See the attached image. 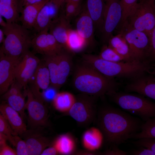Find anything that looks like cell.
Listing matches in <instances>:
<instances>
[{"label": "cell", "mask_w": 155, "mask_h": 155, "mask_svg": "<svg viewBox=\"0 0 155 155\" xmlns=\"http://www.w3.org/2000/svg\"><path fill=\"white\" fill-rule=\"evenodd\" d=\"M96 120L106 142L117 146L140 131L144 122L140 119L109 105L98 110Z\"/></svg>", "instance_id": "6da1fadb"}, {"label": "cell", "mask_w": 155, "mask_h": 155, "mask_svg": "<svg viewBox=\"0 0 155 155\" xmlns=\"http://www.w3.org/2000/svg\"><path fill=\"white\" fill-rule=\"evenodd\" d=\"M82 59L83 62L107 78H122L130 81L149 73L152 66L148 60L113 62L89 54L83 55Z\"/></svg>", "instance_id": "7a4b0ae2"}, {"label": "cell", "mask_w": 155, "mask_h": 155, "mask_svg": "<svg viewBox=\"0 0 155 155\" xmlns=\"http://www.w3.org/2000/svg\"><path fill=\"white\" fill-rule=\"evenodd\" d=\"M73 83L78 92L96 98L117 91L119 85L114 79L105 76L84 62L76 66Z\"/></svg>", "instance_id": "3957f363"}, {"label": "cell", "mask_w": 155, "mask_h": 155, "mask_svg": "<svg viewBox=\"0 0 155 155\" xmlns=\"http://www.w3.org/2000/svg\"><path fill=\"white\" fill-rule=\"evenodd\" d=\"M2 29L5 37L0 53L14 58H21L31 46L32 38L29 30L16 22L7 23Z\"/></svg>", "instance_id": "277c9868"}, {"label": "cell", "mask_w": 155, "mask_h": 155, "mask_svg": "<svg viewBox=\"0 0 155 155\" xmlns=\"http://www.w3.org/2000/svg\"><path fill=\"white\" fill-rule=\"evenodd\" d=\"M107 95L123 110L137 116L144 122L155 117V102L143 95L115 91Z\"/></svg>", "instance_id": "5b68a950"}, {"label": "cell", "mask_w": 155, "mask_h": 155, "mask_svg": "<svg viewBox=\"0 0 155 155\" xmlns=\"http://www.w3.org/2000/svg\"><path fill=\"white\" fill-rule=\"evenodd\" d=\"M155 0H140L123 25L146 33L150 40L155 27Z\"/></svg>", "instance_id": "8992f818"}, {"label": "cell", "mask_w": 155, "mask_h": 155, "mask_svg": "<svg viewBox=\"0 0 155 155\" xmlns=\"http://www.w3.org/2000/svg\"><path fill=\"white\" fill-rule=\"evenodd\" d=\"M119 33L123 34L127 42L133 60L141 61L148 60L150 42L146 33L125 25L119 29Z\"/></svg>", "instance_id": "52a82bcc"}, {"label": "cell", "mask_w": 155, "mask_h": 155, "mask_svg": "<svg viewBox=\"0 0 155 155\" xmlns=\"http://www.w3.org/2000/svg\"><path fill=\"white\" fill-rule=\"evenodd\" d=\"M94 96L81 93L76 97L75 101L66 113L80 125L87 127L96 120L98 110Z\"/></svg>", "instance_id": "ba28073f"}, {"label": "cell", "mask_w": 155, "mask_h": 155, "mask_svg": "<svg viewBox=\"0 0 155 155\" xmlns=\"http://www.w3.org/2000/svg\"><path fill=\"white\" fill-rule=\"evenodd\" d=\"M122 9L121 0H106L102 28L100 33L103 45H107L121 20Z\"/></svg>", "instance_id": "9c48e42d"}, {"label": "cell", "mask_w": 155, "mask_h": 155, "mask_svg": "<svg viewBox=\"0 0 155 155\" xmlns=\"http://www.w3.org/2000/svg\"><path fill=\"white\" fill-rule=\"evenodd\" d=\"M27 100L25 108L28 115V123L32 128L44 127L47 125L48 111L44 101L36 97L30 89L25 92Z\"/></svg>", "instance_id": "30bf717a"}, {"label": "cell", "mask_w": 155, "mask_h": 155, "mask_svg": "<svg viewBox=\"0 0 155 155\" xmlns=\"http://www.w3.org/2000/svg\"><path fill=\"white\" fill-rule=\"evenodd\" d=\"M40 61L29 50L22 56L15 68V79L22 88L28 84Z\"/></svg>", "instance_id": "8fae6325"}, {"label": "cell", "mask_w": 155, "mask_h": 155, "mask_svg": "<svg viewBox=\"0 0 155 155\" xmlns=\"http://www.w3.org/2000/svg\"><path fill=\"white\" fill-rule=\"evenodd\" d=\"M31 46L35 53L44 56L56 55L65 49L47 30L38 32L32 39Z\"/></svg>", "instance_id": "7c38bea8"}, {"label": "cell", "mask_w": 155, "mask_h": 155, "mask_svg": "<svg viewBox=\"0 0 155 155\" xmlns=\"http://www.w3.org/2000/svg\"><path fill=\"white\" fill-rule=\"evenodd\" d=\"M41 127L27 129L19 135L26 143L28 155H40L51 144L49 139L40 131Z\"/></svg>", "instance_id": "4fadbf2b"}, {"label": "cell", "mask_w": 155, "mask_h": 155, "mask_svg": "<svg viewBox=\"0 0 155 155\" xmlns=\"http://www.w3.org/2000/svg\"><path fill=\"white\" fill-rule=\"evenodd\" d=\"M21 58H14L0 53L1 95L3 94L8 90L15 80V68Z\"/></svg>", "instance_id": "5bb4252c"}, {"label": "cell", "mask_w": 155, "mask_h": 155, "mask_svg": "<svg viewBox=\"0 0 155 155\" xmlns=\"http://www.w3.org/2000/svg\"><path fill=\"white\" fill-rule=\"evenodd\" d=\"M150 73L130 81L125 86V91L135 92L155 100V77Z\"/></svg>", "instance_id": "9a60e30c"}, {"label": "cell", "mask_w": 155, "mask_h": 155, "mask_svg": "<svg viewBox=\"0 0 155 155\" xmlns=\"http://www.w3.org/2000/svg\"><path fill=\"white\" fill-rule=\"evenodd\" d=\"M30 90L36 97L44 100L42 93L48 89L51 84L49 70L44 61H40L34 75L29 82Z\"/></svg>", "instance_id": "2e32d148"}, {"label": "cell", "mask_w": 155, "mask_h": 155, "mask_svg": "<svg viewBox=\"0 0 155 155\" xmlns=\"http://www.w3.org/2000/svg\"><path fill=\"white\" fill-rule=\"evenodd\" d=\"M79 15L76 22V30L86 41L88 46H93L95 43L94 22L86 7L81 10Z\"/></svg>", "instance_id": "e0dca14e"}, {"label": "cell", "mask_w": 155, "mask_h": 155, "mask_svg": "<svg viewBox=\"0 0 155 155\" xmlns=\"http://www.w3.org/2000/svg\"><path fill=\"white\" fill-rule=\"evenodd\" d=\"M59 9L49 0L42 8L38 15L34 28L37 32L49 31L52 21L57 17Z\"/></svg>", "instance_id": "ac0fdd59"}, {"label": "cell", "mask_w": 155, "mask_h": 155, "mask_svg": "<svg viewBox=\"0 0 155 155\" xmlns=\"http://www.w3.org/2000/svg\"><path fill=\"white\" fill-rule=\"evenodd\" d=\"M71 28L69 20L64 13L52 21L49 31L65 50L68 32Z\"/></svg>", "instance_id": "d6986e66"}, {"label": "cell", "mask_w": 155, "mask_h": 155, "mask_svg": "<svg viewBox=\"0 0 155 155\" xmlns=\"http://www.w3.org/2000/svg\"><path fill=\"white\" fill-rule=\"evenodd\" d=\"M0 111V114L7 121L16 135H20L27 130L26 126L20 114L7 103L1 104Z\"/></svg>", "instance_id": "ffe728a7"}, {"label": "cell", "mask_w": 155, "mask_h": 155, "mask_svg": "<svg viewBox=\"0 0 155 155\" xmlns=\"http://www.w3.org/2000/svg\"><path fill=\"white\" fill-rule=\"evenodd\" d=\"M49 0H45L23 7L19 19L22 25L28 30L34 28L39 11Z\"/></svg>", "instance_id": "44dd1931"}, {"label": "cell", "mask_w": 155, "mask_h": 155, "mask_svg": "<svg viewBox=\"0 0 155 155\" xmlns=\"http://www.w3.org/2000/svg\"><path fill=\"white\" fill-rule=\"evenodd\" d=\"M106 0H86V9L93 20L95 31L100 33L103 25Z\"/></svg>", "instance_id": "7402d4cb"}, {"label": "cell", "mask_w": 155, "mask_h": 155, "mask_svg": "<svg viewBox=\"0 0 155 155\" xmlns=\"http://www.w3.org/2000/svg\"><path fill=\"white\" fill-rule=\"evenodd\" d=\"M70 53L69 51L64 49L57 55L58 73V90L65 84L71 70L72 61Z\"/></svg>", "instance_id": "603a6c76"}, {"label": "cell", "mask_w": 155, "mask_h": 155, "mask_svg": "<svg viewBox=\"0 0 155 155\" xmlns=\"http://www.w3.org/2000/svg\"><path fill=\"white\" fill-rule=\"evenodd\" d=\"M103 139L102 134L99 128L92 127L83 133L82 138V146L86 150L95 151L101 146Z\"/></svg>", "instance_id": "cb8c5ba5"}, {"label": "cell", "mask_w": 155, "mask_h": 155, "mask_svg": "<svg viewBox=\"0 0 155 155\" xmlns=\"http://www.w3.org/2000/svg\"><path fill=\"white\" fill-rule=\"evenodd\" d=\"M21 10L18 0H0V15L7 23L16 22Z\"/></svg>", "instance_id": "d4e9b609"}, {"label": "cell", "mask_w": 155, "mask_h": 155, "mask_svg": "<svg viewBox=\"0 0 155 155\" xmlns=\"http://www.w3.org/2000/svg\"><path fill=\"white\" fill-rule=\"evenodd\" d=\"M59 154L63 155L74 154L76 152V143L70 134L67 133L58 136L53 143Z\"/></svg>", "instance_id": "484cf974"}, {"label": "cell", "mask_w": 155, "mask_h": 155, "mask_svg": "<svg viewBox=\"0 0 155 155\" xmlns=\"http://www.w3.org/2000/svg\"><path fill=\"white\" fill-rule=\"evenodd\" d=\"M108 46L113 49L126 61H133L131 56L128 45L123 36L119 33L109 39Z\"/></svg>", "instance_id": "4316f807"}, {"label": "cell", "mask_w": 155, "mask_h": 155, "mask_svg": "<svg viewBox=\"0 0 155 155\" xmlns=\"http://www.w3.org/2000/svg\"><path fill=\"white\" fill-rule=\"evenodd\" d=\"M75 100L76 97L72 93L63 92L57 93L52 101L56 110L66 113L71 108Z\"/></svg>", "instance_id": "83f0119b"}, {"label": "cell", "mask_w": 155, "mask_h": 155, "mask_svg": "<svg viewBox=\"0 0 155 155\" xmlns=\"http://www.w3.org/2000/svg\"><path fill=\"white\" fill-rule=\"evenodd\" d=\"M88 46L86 41L77 30L71 28L69 32L65 50L71 53L80 52Z\"/></svg>", "instance_id": "f1b7e54d"}, {"label": "cell", "mask_w": 155, "mask_h": 155, "mask_svg": "<svg viewBox=\"0 0 155 155\" xmlns=\"http://www.w3.org/2000/svg\"><path fill=\"white\" fill-rule=\"evenodd\" d=\"M57 54L52 56H44V61L49 71L51 85L52 87L57 90H58V80Z\"/></svg>", "instance_id": "f546056e"}, {"label": "cell", "mask_w": 155, "mask_h": 155, "mask_svg": "<svg viewBox=\"0 0 155 155\" xmlns=\"http://www.w3.org/2000/svg\"><path fill=\"white\" fill-rule=\"evenodd\" d=\"M24 96L21 93L3 97L10 106L20 114L23 120L25 117L24 111L26 103Z\"/></svg>", "instance_id": "4dcf8cb0"}, {"label": "cell", "mask_w": 155, "mask_h": 155, "mask_svg": "<svg viewBox=\"0 0 155 155\" xmlns=\"http://www.w3.org/2000/svg\"><path fill=\"white\" fill-rule=\"evenodd\" d=\"M143 138H155V117L144 122L140 131L131 135L129 139L137 140Z\"/></svg>", "instance_id": "1f68e13d"}, {"label": "cell", "mask_w": 155, "mask_h": 155, "mask_svg": "<svg viewBox=\"0 0 155 155\" xmlns=\"http://www.w3.org/2000/svg\"><path fill=\"white\" fill-rule=\"evenodd\" d=\"M98 56L104 60L111 62L126 61L107 45H104Z\"/></svg>", "instance_id": "d6a6232c"}, {"label": "cell", "mask_w": 155, "mask_h": 155, "mask_svg": "<svg viewBox=\"0 0 155 155\" xmlns=\"http://www.w3.org/2000/svg\"><path fill=\"white\" fill-rule=\"evenodd\" d=\"M138 0H121L122 15L121 20L117 28H120L125 22L130 13L137 4Z\"/></svg>", "instance_id": "836d02e7"}, {"label": "cell", "mask_w": 155, "mask_h": 155, "mask_svg": "<svg viewBox=\"0 0 155 155\" xmlns=\"http://www.w3.org/2000/svg\"><path fill=\"white\" fill-rule=\"evenodd\" d=\"M65 9L64 14L68 20L78 15H79L81 11L80 3L71 2H67Z\"/></svg>", "instance_id": "e575fe53"}, {"label": "cell", "mask_w": 155, "mask_h": 155, "mask_svg": "<svg viewBox=\"0 0 155 155\" xmlns=\"http://www.w3.org/2000/svg\"><path fill=\"white\" fill-rule=\"evenodd\" d=\"M0 132L7 137L8 140L10 143L14 135H16L7 121L0 115Z\"/></svg>", "instance_id": "d590c367"}, {"label": "cell", "mask_w": 155, "mask_h": 155, "mask_svg": "<svg viewBox=\"0 0 155 155\" xmlns=\"http://www.w3.org/2000/svg\"><path fill=\"white\" fill-rule=\"evenodd\" d=\"M131 142L137 147H143L150 150L155 155V138H143Z\"/></svg>", "instance_id": "8d00e7d4"}, {"label": "cell", "mask_w": 155, "mask_h": 155, "mask_svg": "<svg viewBox=\"0 0 155 155\" xmlns=\"http://www.w3.org/2000/svg\"><path fill=\"white\" fill-rule=\"evenodd\" d=\"M12 145L16 148L17 155H28L25 141L18 135H14Z\"/></svg>", "instance_id": "74e56055"}, {"label": "cell", "mask_w": 155, "mask_h": 155, "mask_svg": "<svg viewBox=\"0 0 155 155\" xmlns=\"http://www.w3.org/2000/svg\"><path fill=\"white\" fill-rule=\"evenodd\" d=\"M23 88L15 79L11 86L9 89L3 94V97L7 96L22 93L21 90Z\"/></svg>", "instance_id": "f35d334b"}, {"label": "cell", "mask_w": 155, "mask_h": 155, "mask_svg": "<svg viewBox=\"0 0 155 155\" xmlns=\"http://www.w3.org/2000/svg\"><path fill=\"white\" fill-rule=\"evenodd\" d=\"M150 49L148 60L151 63H155V27L150 39Z\"/></svg>", "instance_id": "ab89813d"}, {"label": "cell", "mask_w": 155, "mask_h": 155, "mask_svg": "<svg viewBox=\"0 0 155 155\" xmlns=\"http://www.w3.org/2000/svg\"><path fill=\"white\" fill-rule=\"evenodd\" d=\"M112 148L106 150L103 152L100 153L101 155H126L128 152L120 149L116 146H113Z\"/></svg>", "instance_id": "60d3db41"}, {"label": "cell", "mask_w": 155, "mask_h": 155, "mask_svg": "<svg viewBox=\"0 0 155 155\" xmlns=\"http://www.w3.org/2000/svg\"><path fill=\"white\" fill-rule=\"evenodd\" d=\"M139 148L132 151L129 153L133 155H155L154 153L150 149L143 147Z\"/></svg>", "instance_id": "b9f144b4"}, {"label": "cell", "mask_w": 155, "mask_h": 155, "mask_svg": "<svg viewBox=\"0 0 155 155\" xmlns=\"http://www.w3.org/2000/svg\"><path fill=\"white\" fill-rule=\"evenodd\" d=\"M43 91L42 95L44 100V99L48 100H53L57 94L56 91L57 90L53 88L52 89H48Z\"/></svg>", "instance_id": "7bdbcfd3"}, {"label": "cell", "mask_w": 155, "mask_h": 155, "mask_svg": "<svg viewBox=\"0 0 155 155\" xmlns=\"http://www.w3.org/2000/svg\"><path fill=\"white\" fill-rule=\"evenodd\" d=\"M0 155H17L16 150H15L7 144L0 147Z\"/></svg>", "instance_id": "ee69618b"}, {"label": "cell", "mask_w": 155, "mask_h": 155, "mask_svg": "<svg viewBox=\"0 0 155 155\" xmlns=\"http://www.w3.org/2000/svg\"><path fill=\"white\" fill-rule=\"evenodd\" d=\"M59 154L55 147L53 145L44 150L41 155H55Z\"/></svg>", "instance_id": "f6af8a7d"}, {"label": "cell", "mask_w": 155, "mask_h": 155, "mask_svg": "<svg viewBox=\"0 0 155 155\" xmlns=\"http://www.w3.org/2000/svg\"><path fill=\"white\" fill-rule=\"evenodd\" d=\"M44 0H20L19 1V3L21 9L23 7L26 5L39 2Z\"/></svg>", "instance_id": "bcb514c9"}, {"label": "cell", "mask_w": 155, "mask_h": 155, "mask_svg": "<svg viewBox=\"0 0 155 155\" xmlns=\"http://www.w3.org/2000/svg\"><path fill=\"white\" fill-rule=\"evenodd\" d=\"M74 154L76 155H92L100 154V153H97L95 151H91L86 150H85L76 151Z\"/></svg>", "instance_id": "7dc6e473"}, {"label": "cell", "mask_w": 155, "mask_h": 155, "mask_svg": "<svg viewBox=\"0 0 155 155\" xmlns=\"http://www.w3.org/2000/svg\"><path fill=\"white\" fill-rule=\"evenodd\" d=\"M59 9H60L65 3L66 0H52Z\"/></svg>", "instance_id": "c3c4849f"}, {"label": "cell", "mask_w": 155, "mask_h": 155, "mask_svg": "<svg viewBox=\"0 0 155 155\" xmlns=\"http://www.w3.org/2000/svg\"><path fill=\"white\" fill-rule=\"evenodd\" d=\"M5 34L2 28L0 29V43H2L5 38Z\"/></svg>", "instance_id": "681fc988"}, {"label": "cell", "mask_w": 155, "mask_h": 155, "mask_svg": "<svg viewBox=\"0 0 155 155\" xmlns=\"http://www.w3.org/2000/svg\"><path fill=\"white\" fill-rule=\"evenodd\" d=\"M3 18L0 15V25L2 27H4L7 26V23L4 20Z\"/></svg>", "instance_id": "f907efd6"}, {"label": "cell", "mask_w": 155, "mask_h": 155, "mask_svg": "<svg viewBox=\"0 0 155 155\" xmlns=\"http://www.w3.org/2000/svg\"><path fill=\"white\" fill-rule=\"evenodd\" d=\"M81 1L82 0H66L65 2H71L77 3H80Z\"/></svg>", "instance_id": "816d5d0a"}, {"label": "cell", "mask_w": 155, "mask_h": 155, "mask_svg": "<svg viewBox=\"0 0 155 155\" xmlns=\"http://www.w3.org/2000/svg\"><path fill=\"white\" fill-rule=\"evenodd\" d=\"M150 73L152 74L155 77V67L153 68V71L150 72Z\"/></svg>", "instance_id": "f5cc1de1"}]
</instances>
